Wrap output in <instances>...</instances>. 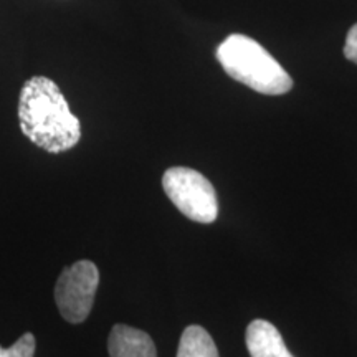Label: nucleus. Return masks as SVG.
<instances>
[{
    "label": "nucleus",
    "mask_w": 357,
    "mask_h": 357,
    "mask_svg": "<svg viewBox=\"0 0 357 357\" xmlns=\"http://www.w3.org/2000/svg\"><path fill=\"white\" fill-rule=\"evenodd\" d=\"M109 357H158L154 341L141 329L116 324L108 337Z\"/></svg>",
    "instance_id": "obj_5"
},
{
    "label": "nucleus",
    "mask_w": 357,
    "mask_h": 357,
    "mask_svg": "<svg viewBox=\"0 0 357 357\" xmlns=\"http://www.w3.org/2000/svg\"><path fill=\"white\" fill-rule=\"evenodd\" d=\"M35 347V336L32 333H25L13 346L0 347V357H33Z\"/></svg>",
    "instance_id": "obj_8"
},
{
    "label": "nucleus",
    "mask_w": 357,
    "mask_h": 357,
    "mask_svg": "<svg viewBox=\"0 0 357 357\" xmlns=\"http://www.w3.org/2000/svg\"><path fill=\"white\" fill-rule=\"evenodd\" d=\"M177 357H220L217 346L202 326H189L184 329L178 342Z\"/></svg>",
    "instance_id": "obj_7"
},
{
    "label": "nucleus",
    "mask_w": 357,
    "mask_h": 357,
    "mask_svg": "<svg viewBox=\"0 0 357 357\" xmlns=\"http://www.w3.org/2000/svg\"><path fill=\"white\" fill-rule=\"evenodd\" d=\"M245 341L252 357H294L278 329L265 319H255L248 324Z\"/></svg>",
    "instance_id": "obj_6"
},
{
    "label": "nucleus",
    "mask_w": 357,
    "mask_h": 357,
    "mask_svg": "<svg viewBox=\"0 0 357 357\" xmlns=\"http://www.w3.org/2000/svg\"><path fill=\"white\" fill-rule=\"evenodd\" d=\"M22 132L47 153L70 151L82 139V124L58 84L47 77L25 82L19 100Z\"/></svg>",
    "instance_id": "obj_1"
},
{
    "label": "nucleus",
    "mask_w": 357,
    "mask_h": 357,
    "mask_svg": "<svg viewBox=\"0 0 357 357\" xmlns=\"http://www.w3.org/2000/svg\"><path fill=\"white\" fill-rule=\"evenodd\" d=\"M344 56L352 63L357 65V24L351 26L347 32L346 45H344Z\"/></svg>",
    "instance_id": "obj_9"
},
{
    "label": "nucleus",
    "mask_w": 357,
    "mask_h": 357,
    "mask_svg": "<svg viewBox=\"0 0 357 357\" xmlns=\"http://www.w3.org/2000/svg\"><path fill=\"white\" fill-rule=\"evenodd\" d=\"M164 192L182 215L199 223L217 220L218 202L212 182L190 167H171L162 176Z\"/></svg>",
    "instance_id": "obj_3"
},
{
    "label": "nucleus",
    "mask_w": 357,
    "mask_h": 357,
    "mask_svg": "<svg viewBox=\"0 0 357 357\" xmlns=\"http://www.w3.org/2000/svg\"><path fill=\"white\" fill-rule=\"evenodd\" d=\"M215 56L230 78L261 95L278 96L293 88V79L287 70L257 40L247 35H229L218 45Z\"/></svg>",
    "instance_id": "obj_2"
},
{
    "label": "nucleus",
    "mask_w": 357,
    "mask_h": 357,
    "mask_svg": "<svg viewBox=\"0 0 357 357\" xmlns=\"http://www.w3.org/2000/svg\"><path fill=\"white\" fill-rule=\"evenodd\" d=\"M100 284V271L89 260H79L61 271L55 287V301L61 318L79 324L88 318Z\"/></svg>",
    "instance_id": "obj_4"
}]
</instances>
